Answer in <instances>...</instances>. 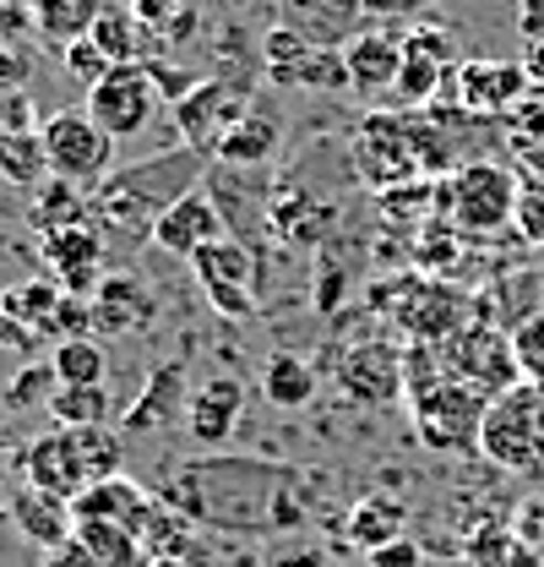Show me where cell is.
Instances as JSON below:
<instances>
[{"instance_id":"obj_1","label":"cell","mask_w":544,"mask_h":567,"mask_svg":"<svg viewBox=\"0 0 544 567\" xmlns=\"http://www.w3.org/2000/svg\"><path fill=\"white\" fill-rule=\"evenodd\" d=\"M207 153L175 142L153 158H136V164H121L109 169L93 192H87V224L98 229V240L121 257H132L142 246H153V229L158 218L175 208L191 186H202L207 175Z\"/></svg>"},{"instance_id":"obj_2","label":"cell","mask_w":544,"mask_h":567,"mask_svg":"<svg viewBox=\"0 0 544 567\" xmlns=\"http://www.w3.org/2000/svg\"><path fill=\"white\" fill-rule=\"evenodd\" d=\"M294 496V475L262 470L245 458H212V464H186L169 481V502L186 507L197 524L212 529H289V513L278 507Z\"/></svg>"},{"instance_id":"obj_3","label":"cell","mask_w":544,"mask_h":567,"mask_svg":"<svg viewBox=\"0 0 544 567\" xmlns=\"http://www.w3.org/2000/svg\"><path fill=\"white\" fill-rule=\"evenodd\" d=\"M436 213H441V224H452L463 240H490V235L512 229V213H517V169H506V164H495V158L458 164V169L436 186Z\"/></svg>"},{"instance_id":"obj_4","label":"cell","mask_w":544,"mask_h":567,"mask_svg":"<svg viewBox=\"0 0 544 567\" xmlns=\"http://www.w3.org/2000/svg\"><path fill=\"white\" fill-rule=\"evenodd\" d=\"M479 453L506 475H544V388L517 382L484 404Z\"/></svg>"},{"instance_id":"obj_5","label":"cell","mask_w":544,"mask_h":567,"mask_svg":"<svg viewBox=\"0 0 544 567\" xmlns=\"http://www.w3.org/2000/svg\"><path fill=\"white\" fill-rule=\"evenodd\" d=\"M39 147H44L50 175L66 186H82V192H93L115 169V137L87 110H55L39 126Z\"/></svg>"},{"instance_id":"obj_6","label":"cell","mask_w":544,"mask_h":567,"mask_svg":"<svg viewBox=\"0 0 544 567\" xmlns=\"http://www.w3.org/2000/svg\"><path fill=\"white\" fill-rule=\"evenodd\" d=\"M82 110L115 142H126V137H142V132L158 121L164 87H158V76H153L147 61H121V66H109L104 82L87 87V104H82Z\"/></svg>"},{"instance_id":"obj_7","label":"cell","mask_w":544,"mask_h":567,"mask_svg":"<svg viewBox=\"0 0 544 567\" xmlns=\"http://www.w3.org/2000/svg\"><path fill=\"white\" fill-rule=\"evenodd\" d=\"M414 399V431L425 447L436 453H479V425H484V393L452 382V377H436L430 388L408 393Z\"/></svg>"},{"instance_id":"obj_8","label":"cell","mask_w":544,"mask_h":567,"mask_svg":"<svg viewBox=\"0 0 544 567\" xmlns=\"http://www.w3.org/2000/svg\"><path fill=\"white\" fill-rule=\"evenodd\" d=\"M262 268L268 262L257 251H245L240 240H229V235L191 257V274L202 284L207 306L218 317H229V322H245V317L262 311Z\"/></svg>"},{"instance_id":"obj_9","label":"cell","mask_w":544,"mask_h":567,"mask_svg":"<svg viewBox=\"0 0 544 567\" xmlns=\"http://www.w3.org/2000/svg\"><path fill=\"white\" fill-rule=\"evenodd\" d=\"M436 350H441V371H447L452 382L484 393V399H495V393H506V388L523 382L517 354H512V333H501V328H490V322H463V328H458L447 344H436Z\"/></svg>"},{"instance_id":"obj_10","label":"cell","mask_w":544,"mask_h":567,"mask_svg":"<svg viewBox=\"0 0 544 567\" xmlns=\"http://www.w3.org/2000/svg\"><path fill=\"white\" fill-rule=\"evenodd\" d=\"M262 71H268L272 87H300V93H348L343 50L311 44V39L289 33L283 22L262 39Z\"/></svg>"},{"instance_id":"obj_11","label":"cell","mask_w":544,"mask_h":567,"mask_svg":"<svg viewBox=\"0 0 544 567\" xmlns=\"http://www.w3.org/2000/svg\"><path fill=\"white\" fill-rule=\"evenodd\" d=\"M398 71H404V33L393 22H370L343 44L348 93L365 99V104H387L398 93Z\"/></svg>"},{"instance_id":"obj_12","label":"cell","mask_w":544,"mask_h":567,"mask_svg":"<svg viewBox=\"0 0 544 567\" xmlns=\"http://www.w3.org/2000/svg\"><path fill=\"white\" fill-rule=\"evenodd\" d=\"M251 110V93L234 87V82H197L175 99V126H180V142L197 147V153H218V142L234 132V121Z\"/></svg>"},{"instance_id":"obj_13","label":"cell","mask_w":544,"mask_h":567,"mask_svg":"<svg viewBox=\"0 0 544 567\" xmlns=\"http://www.w3.org/2000/svg\"><path fill=\"white\" fill-rule=\"evenodd\" d=\"M452 87H458L463 110H474V115H512L534 93L523 61H458Z\"/></svg>"},{"instance_id":"obj_14","label":"cell","mask_w":544,"mask_h":567,"mask_svg":"<svg viewBox=\"0 0 544 567\" xmlns=\"http://www.w3.org/2000/svg\"><path fill=\"white\" fill-rule=\"evenodd\" d=\"M229 229H223V218L212 208V197H207V186H191L175 208L158 218V229H153V246L164 251V257H175V262H191L197 251H207L212 240H223Z\"/></svg>"},{"instance_id":"obj_15","label":"cell","mask_w":544,"mask_h":567,"mask_svg":"<svg viewBox=\"0 0 544 567\" xmlns=\"http://www.w3.org/2000/svg\"><path fill=\"white\" fill-rule=\"evenodd\" d=\"M278 22L311 44L343 50L359 28H370L365 0H278Z\"/></svg>"},{"instance_id":"obj_16","label":"cell","mask_w":544,"mask_h":567,"mask_svg":"<svg viewBox=\"0 0 544 567\" xmlns=\"http://www.w3.org/2000/svg\"><path fill=\"white\" fill-rule=\"evenodd\" d=\"M338 382L359 404H393L404 399V350L393 344H348L338 360Z\"/></svg>"},{"instance_id":"obj_17","label":"cell","mask_w":544,"mask_h":567,"mask_svg":"<svg viewBox=\"0 0 544 567\" xmlns=\"http://www.w3.org/2000/svg\"><path fill=\"white\" fill-rule=\"evenodd\" d=\"M186 365L180 360H169V365H158L153 377H147V388L136 393L132 404H126V436H158V431H169L175 421H186Z\"/></svg>"},{"instance_id":"obj_18","label":"cell","mask_w":544,"mask_h":567,"mask_svg":"<svg viewBox=\"0 0 544 567\" xmlns=\"http://www.w3.org/2000/svg\"><path fill=\"white\" fill-rule=\"evenodd\" d=\"M93 328L98 333H142L153 322V289L142 284V274L121 268V274H104L93 284Z\"/></svg>"},{"instance_id":"obj_19","label":"cell","mask_w":544,"mask_h":567,"mask_svg":"<svg viewBox=\"0 0 544 567\" xmlns=\"http://www.w3.org/2000/svg\"><path fill=\"white\" fill-rule=\"evenodd\" d=\"M240 415H245V382L234 377H212L186 399V431L202 447H223L240 431Z\"/></svg>"},{"instance_id":"obj_20","label":"cell","mask_w":544,"mask_h":567,"mask_svg":"<svg viewBox=\"0 0 544 567\" xmlns=\"http://www.w3.org/2000/svg\"><path fill=\"white\" fill-rule=\"evenodd\" d=\"M39 251H44V262L61 274L66 284V295L76 289H93V284L104 279V257H109V246L98 240V229L93 224H71V229H55V235H39Z\"/></svg>"},{"instance_id":"obj_21","label":"cell","mask_w":544,"mask_h":567,"mask_svg":"<svg viewBox=\"0 0 544 567\" xmlns=\"http://www.w3.org/2000/svg\"><path fill=\"white\" fill-rule=\"evenodd\" d=\"M22 475H28V486H39V492H50V496H66V502H76V496L87 492L82 486V470H76V453H71V436L61 425L22 453Z\"/></svg>"},{"instance_id":"obj_22","label":"cell","mask_w":544,"mask_h":567,"mask_svg":"<svg viewBox=\"0 0 544 567\" xmlns=\"http://www.w3.org/2000/svg\"><path fill=\"white\" fill-rule=\"evenodd\" d=\"M11 518H17V529H22L28 540H39L44 551L66 546L71 535H76V513H71V502L66 496L39 492V486H22V496L11 502Z\"/></svg>"},{"instance_id":"obj_23","label":"cell","mask_w":544,"mask_h":567,"mask_svg":"<svg viewBox=\"0 0 544 567\" xmlns=\"http://www.w3.org/2000/svg\"><path fill=\"white\" fill-rule=\"evenodd\" d=\"M278 137H283V126H278V115L268 110H245L240 121H234V132L218 142V164H234V169H268V158L278 153Z\"/></svg>"},{"instance_id":"obj_24","label":"cell","mask_w":544,"mask_h":567,"mask_svg":"<svg viewBox=\"0 0 544 567\" xmlns=\"http://www.w3.org/2000/svg\"><path fill=\"white\" fill-rule=\"evenodd\" d=\"M316 388H322V371L305 354L283 350L262 365V399H268L272 410H305L316 399Z\"/></svg>"},{"instance_id":"obj_25","label":"cell","mask_w":544,"mask_h":567,"mask_svg":"<svg viewBox=\"0 0 544 567\" xmlns=\"http://www.w3.org/2000/svg\"><path fill=\"white\" fill-rule=\"evenodd\" d=\"M408 524V507L398 496H365V502H354L348 507V546H359L365 557L376 551V546H387V540H398Z\"/></svg>"},{"instance_id":"obj_26","label":"cell","mask_w":544,"mask_h":567,"mask_svg":"<svg viewBox=\"0 0 544 567\" xmlns=\"http://www.w3.org/2000/svg\"><path fill=\"white\" fill-rule=\"evenodd\" d=\"M50 365H55L61 388H98V382L109 377V354H104V344H98L93 333L55 344V350H50Z\"/></svg>"},{"instance_id":"obj_27","label":"cell","mask_w":544,"mask_h":567,"mask_svg":"<svg viewBox=\"0 0 544 567\" xmlns=\"http://www.w3.org/2000/svg\"><path fill=\"white\" fill-rule=\"evenodd\" d=\"M39 235H55V229H71V224H87V192L82 186H66V181H44L39 197H33V218H28Z\"/></svg>"},{"instance_id":"obj_28","label":"cell","mask_w":544,"mask_h":567,"mask_svg":"<svg viewBox=\"0 0 544 567\" xmlns=\"http://www.w3.org/2000/svg\"><path fill=\"white\" fill-rule=\"evenodd\" d=\"M115 415V399L104 393V382L98 388H55V399H50V421L76 431V425H109Z\"/></svg>"},{"instance_id":"obj_29","label":"cell","mask_w":544,"mask_h":567,"mask_svg":"<svg viewBox=\"0 0 544 567\" xmlns=\"http://www.w3.org/2000/svg\"><path fill=\"white\" fill-rule=\"evenodd\" d=\"M61 284H33V279H22V284H11L6 295H0V306L17 317V322H28L33 333H39V344H44V328H50V317H55V306H61Z\"/></svg>"},{"instance_id":"obj_30","label":"cell","mask_w":544,"mask_h":567,"mask_svg":"<svg viewBox=\"0 0 544 567\" xmlns=\"http://www.w3.org/2000/svg\"><path fill=\"white\" fill-rule=\"evenodd\" d=\"M55 388H61V377H55V365L50 360H22V371L6 382V410H50V399H55Z\"/></svg>"},{"instance_id":"obj_31","label":"cell","mask_w":544,"mask_h":567,"mask_svg":"<svg viewBox=\"0 0 544 567\" xmlns=\"http://www.w3.org/2000/svg\"><path fill=\"white\" fill-rule=\"evenodd\" d=\"M474 567H540V551L512 529H484L474 540Z\"/></svg>"},{"instance_id":"obj_32","label":"cell","mask_w":544,"mask_h":567,"mask_svg":"<svg viewBox=\"0 0 544 567\" xmlns=\"http://www.w3.org/2000/svg\"><path fill=\"white\" fill-rule=\"evenodd\" d=\"M512 229L544 251V169H529V175H517V213H512Z\"/></svg>"},{"instance_id":"obj_33","label":"cell","mask_w":544,"mask_h":567,"mask_svg":"<svg viewBox=\"0 0 544 567\" xmlns=\"http://www.w3.org/2000/svg\"><path fill=\"white\" fill-rule=\"evenodd\" d=\"M87 33H93V44H98L115 66H121V61H142V44H136V22L132 17H121V11H98Z\"/></svg>"},{"instance_id":"obj_34","label":"cell","mask_w":544,"mask_h":567,"mask_svg":"<svg viewBox=\"0 0 544 567\" xmlns=\"http://www.w3.org/2000/svg\"><path fill=\"white\" fill-rule=\"evenodd\" d=\"M512 354H517L523 382H540L544 388V311L523 317V322L512 328Z\"/></svg>"},{"instance_id":"obj_35","label":"cell","mask_w":544,"mask_h":567,"mask_svg":"<svg viewBox=\"0 0 544 567\" xmlns=\"http://www.w3.org/2000/svg\"><path fill=\"white\" fill-rule=\"evenodd\" d=\"M61 61H66V71H71V82H76V87H93V82H104V76H109V66H115V61H109V55L93 44V33L66 39V55H61Z\"/></svg>"},{"instance_id":"obj_36","label":"cell","mask_w":544,"mask_h":567,"mask_svg":"<svg viewBox=\"0 0 544 567\" xmlns=\"http://www.w3.org/2000/svg\"><path fill=\"white\" fill-rule=\"evenodd\" d=\"M370 22H419L436 11V0H365Z\"/></svg>"},{"instance_id":"obj_37","label":"cell","mask_w":544,"mask_h":567,"mask_svg":"<svg viewBox=\"0 0 544 567\" xmlns=\"http://www.w3.org/2000/svg\"><path fill=\"white\" fill-rule=\"evenodd\" d=\"M0 350L22 354V360H33V350H39V333H33L28 322H17L6 306H0Z\"/></svg>"},{"instance_id":"obj_38","label":"cell","mask_w":544,"mask_h":567,"mask_svg":"<svg viewBox=\"0 0 544 567\" xmlns=\"http://www.w3.org/2000/svg\"><path fill=\"white\" fill-rule=\"evenodd\" d=\"M370 567H425V557H419V546L408 535H398V540H387V546L370 551Z\"/></svg>"},{"instance_id":"obj_39","label":"cell","mask_w":544,"mask_h":567,"mask_svg":"<svg viewBox=\"0 0 544 567\" xmlns=\"http://www.w3.org/2000/svg\"><path fill=\"white\" fill-rule=\"evenodd\" d=\"M512 22L523 39H544V0H517L512 6Z\"/></svg>"},{"instance_id":"obj_40","label":"cell","mask_w":544,"mask_h":567,"mask_svg":"<svg viewBox=\"0 0 544 567\" xmlns=\"http://www.w3.org/2000/svg\"><path fill=\"white\" fill-rule=\"evenodd\" d=\"M523 71H529V82L544 87V39H529V50H523Z\"/></svg>"},{"instance_id":"obj_41","label":"cell","mask_w":544,"mask_h":567,"mask_svg":"<svg viewBox=\"0 0 544 567\" xmlns=\"http://www.w3.org/2000/svg\"><path fill=\"white\" fill-rule=\"evenodd\" d=\"M272 567H327V557L322 551H283Z\"/></svg>"}]
</instances>
